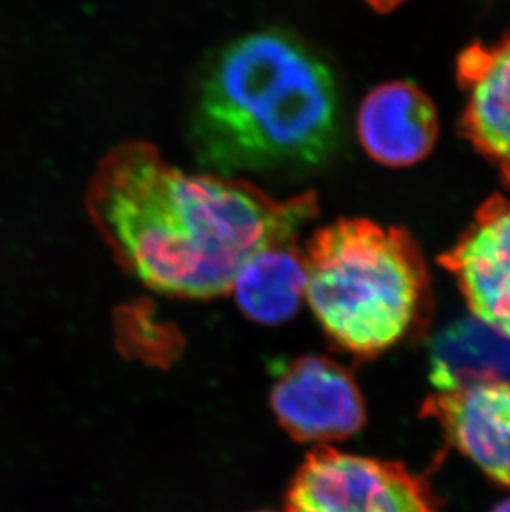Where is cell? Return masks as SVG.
I'll list each match as a JSON object with an SVG mask.
<instances>
[{"label": "cell", "instance_id": "6da1fadb", "mask_svg": "<svg viewBox=\"0 0 510 512\" xmlns=\"http://www.w3.org/2000/svg\"><path fill=\"white\" fill-rule=\"evenodd\" d=\"M88 211L116 259L161 294L211 299L231 292L265 247L295 241L317 211L313 196L277 201L219 174H188L146 143L98 165Z\"/></svg>", "mask_w": 510, "mask_h": 512}, {"label": "cell", "instance_id": "7a4b0ae2", "mask_svg": "<svg viewBox=\"0 0 510 512\" xmlns=\"http://www.w3.org/2000/svg\"><path fill=\"white\" fill-rule=\"evenodd\" d=\"M340 136V98L327 63L280 30L234 40L199 82L189 141L219 176L317 166Z\"/></svg>", "mask_w": 510, "mask_h": 512}, {"label": "cell", "instance_id": "3957f363", "mask_svg": "<svg viewBox=\"0 0 510 512\" xmlns=\"http://www.w3.org/2000/svg\"><path fill=\"white\" fill-rule=\"evenodd\" d=\"M304 259L310 309L328 337L358 357L393 347L426 314V264L400 229L338 221L312 237Z\"/></svg>", "mask_w": 510, "mask_h": 512}, {"label": "cell", "instance_id": "277c9868", "mask_svg": "<svg viewBox=\"0 0 510 512\" xmlns=\"http://www.w3.org/2000/svg\"><path fill=\"white\" fill-rule=\"evenodd\" d=\"M287 512H439L424 479L401 463L332 448L308 453L290 484Z\"/></svg>", "mask_w": 510, "mask_h": 512}, {"label": "cell", "instance_id": "5b68a950", "mask_svg": "<svg viewBox=\"0 0 510 512\" xmlns=\"http://www.w3.org/2000/svg\"><path fill=\"white\" fill-rule=\"evenodd\" d=\"M270 405L294 440H347L365 425V403L352 373L320 355H304L274 367Z\"/></svg>", "mask_w": 510, "mask_h": 512}, {"label": "cell", "instance_id": "8992f818", "mask_svg": "<svg viewBox=\"0 0 510 512\" xmlns=\"http://www.w3.org/2000/svg\"><path fill=\"white\" fill-rule=\"evenodd\" d=\"M477 319L510 339V199H492L441 257Z\"/></svg>", "mask_w": 510, "mask_h": 512}, {"label": "cell", "instance_id": "52a82bcc", "mask_svg": "<svg viewBox=\"0 0 510 512\" xmlns=\"http://www.w3.org/2000/svg\"><path fill=\"white\" fill-rule=\"evenodd\" d=\"M424 415L438 421L459 451L497 483L510 486V383H474L436 392Z\"/></svg>", "mask_w": 510, "mask_h": 512}, {"label": "cell", "instance_id": "ba28073f", "mask_svg": "<svg viewBox=\"0 0 510 512\" xmlns=\"http://www.w3.org/2000/svg\"><path fill=\"white\" fill-rule=\"evenodd\" d=\"M358 136L366 153L391 168L416 165L438 138V113L418 87L390 82L376 87L361 103Z\"/></svg>", "mask_w": 510, "mask_h": 512}, {"label": "cell", "instance_id": "9c48e42d", "mask_svg": "<svg viewBox=\"0 0 510 512\" xmlns=\"http://www.w3.org/2000/svg\"><path fill=\"white\" fill-rule=\"evenodd\" d=\"M459 80L466 93L467 135L510 178V39L467 49Z\"/></svg>", "mask_w": 510, "mask_h": 512}, {"label": "cell", "instance_id": "30bf717a", "mask_svg": "<svg viewBox=\"0 0 510 512\" xmlns=\"http://www.w3.org/2000/svg\"><path fill=\"white\" fill-rule=\"evenodd\" d=\"M429 380L436 392L474 383H510V339L479 319L459 320L428 348Z\"/></svg>", "mask_w": 510, "mask_h": 512}, {"label": "cell", "instance_id": "8fae6325", "mask_svg": "<svg viewBox=\"0 0 510 512\" xmlns=\"http://www.w3.org/2000/svg\"><path fill=\"white\" fill-rule=\"evenodd\" d=\"M307 271L295 241L265 247L242 266L231 292L244 315L262 325L284 324L299 312Z\"/></svg>", "mask_w": 510, "mask_h": 512}, {"label": "cell", "instance_id": "7c38bea8", "mask_svg": "<svg viewBox=\"0 0 510 512\" xmlns=\"http://www.w3.org/2000/svg\"><path fill=\"white\" fill-rule=\"evenodd\" d=\"M371 4L375 7H381V9H388L391 5L398 4L400 0H370Z\"/></svg>", "mask_w": 510, "mask_h": 512}, {"label": "cell", "instance_id": "4fadbf2b", "mask_svg": "<svg viewBox=\"0 0 510 512\" xmlns=\"http://www.w3.org/2000/svg\"><path fill=\"white\" fill-rule=\"evenodd\" d=\"M492 512H510V499L504 501V503L499 504L497 508H494Z\"/></svg>", "mask_w": 510, "mask_h": 512}]
</instances>
